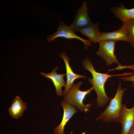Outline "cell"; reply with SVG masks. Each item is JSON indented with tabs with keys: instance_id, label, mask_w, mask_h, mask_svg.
Returning a JSON list of instances; mask_svg holds the SVG:
<instances>
[{
	"instance_id": "cell-1",
	"label": "cell",
	"mask_w": 134,
	"mask_h": 134,
	"mask_svg": "<svg viewBox=\"0 0 134 134\" xmlns=\"http://www.w3.org/2000/svg\"><path fill=\"white\" fill-rule=\"evenodd\" d=\"M84 67L91 73L92 78H88L89 82L92 85L94 89L97 96V103L100 107L104 106L110 100L107 95L105 89V85L106 81L110 77L115 76H125L130 75L131 73L111 75L107 73H103L98 72L95 69L93 65L88 58L85 59L83 62Z\"/></svg>"
},
{
	"instance_id": "cell-2",
	"label": "cell",
	"mask_w": 134,
	"mask_h": 134,
	"mask_svg": "<svg viewBox=\"0 0 134 134\" xmlns=\"http://www.w3.org/2000/svg\"><path fill=\"white\" fill-rule=\"evenodd\" d=\"M125 89H122L120 82L115 94L111 100L109 105L97 119L105 122H119L122 104V101Z\"/></svg>"
},
{
	"instance_id": "cell-3",
	"label": "cell",
	"mask_w": 134,
	"mask_h": 134,
	"mask_svg": "<svg viewBox=\"0 0 134 134\" xmlns=\"http://www.w3.org/2000/svg\"><path fill=\"white\" fill-rule=\"evenodd\" d=\"M82 84V82L80 81L73 85L69 91L64 95V100L81 111L86 112L92 104L90 103L85 105L83 101L87 95L90 93L94 88L92 87L87 90L82 91L79 88Z\"/></svg>"
},
{
	"instance_id": "cell-4",
	"label": "cell",
	"mask_w": 134,
	"mask_h": 134,
	"mask_svg": "<svg viewBox=\"0 0 134 134\" xmlns=\"http://www.w3.org/2000/svg\"><path fill=\"white\" fill-rule=\"evenodd\" d=\"M62 37L67 39H75L82 42L84 44L85 49L91 46V42L89 39H84L76 34L69 26L66 25L63 22L60 21L57 31L51 35L47 36V40L48 42L54 41L56 38Z\"/></svg>"
},
{
	"instance_id": "cell-5",
	"label": "cell",
	"mask_w": 134,
	"mask_h": 134,
	"mask_svg": "<svg viewBox=\"0 0 134 134\" xmlns=\"http://www.w3.org/2000/svg\"><path fill=\"white\" fill-rule=\"evenodd\" d=\"M116 42L104 41L98 42L99 46L96 54L101 57L105 61L107 66L111 65L114 63L119 65L121 64L115 54Z\"/></svg>"
},
{
	"instance_id": "cell-6",
	"label": "cell",
	"mask_w": 134,
	"mask_h": 134,
	"mask_svg": "<svg viewBox=\"0 0 134 134\" xmlns=\"http://www.w3.org/2000/svg\"><path fill=\"white\" fill-rule=\"evenodd\" d=\"M88 10L87 2L85 1L78 10L74 20L69 26L74 32H79L81 29L92 23L88 13Z\"/></svg>"
},
{
	"instance_id": "cell-7",
	"label": "cell",
	"mask_w": 134,
	"mask_h": 134,
	"mask_svg": "<svg viewBox=\"0 0 134 134\" xmlns=\"http://www.w3.org/2000/svg\"><path fill=\"white\" fill-rule=\"evenodd\" d=\"M119 122L122 126L121 134H128L134 124V106L128 109L122 104Z\"/></svg>"
},
{
	"instance_id": "cell-8",
	"label": "cell",
	"mask_w": 134,
	"mask_h": 134,
	"mask_svg": "<svg viewBox=\"0 0 134 134\" xmlns=\"http://www.w3.org/2000/svg\"><path fill=\"white\" fill-rule=\"evenodd\" d=\"M60 57L63 60L66 72L67 82L63 93L64 96L70 90L76 80L81 78L85 79L86 77L83 75L76 74L73 71L69 64L68 57L65 52L62 53Z\"/></svg>"
},
{
	"instance_id": "cell-9",
	"label": "cell",
	"mask_w": 134,
	"mask_h": 134,
	"mask_svg": "<svg viewBox=\"0 0 134 134\" xmlns=\"http://www.w3.org/2000/svg\"><path fill=\"white\" fill-rule=\"evenodd\" d=\"M123 41L128 42V31L125 23L118 30L110 32H101L99 42L104 41Z\"/></svg>"
},
{
	"instance_id": "cell-10",
	"label": "cell",
	"mask_w": 134,
	"mask_h": 134,
	"mask_svg": "<svg viewBox=\"0 0 134 134\" xmlns=\"http://www.w3.org/2000/svg\"><path fill=\"white\" fill-rule=\"evenodd\" d=\"M61 104L64 110L63 116L60 124L54 129V134H64L65 126L74 114L77 112L76 108L64 100L61 102Z\"/></svg>"
},
{
	"instance_id": "cell-11",
	"label": "cell",
	"mask_w": 134,
	"mask_h": 134,
	"mask_svg": "<svg viewBox=\"0 0 134 134\" xmlns=\"http://www.w3.org/2000/svg\"><path fill=\"white\" fill-rule=\"evenodd\" d=\"M58 69V67H56L50 73H45L40 72L39 73L43 77L48 78L52 81L55 88L57 94L59 96H62L63 93L62 88L65 87L66 85L64 77L66 74H58L56 71Z\"/></svg>"
},
{
	"instance_id": "cell-12",
	"label": "cell",
	"mask_w": 134,
	"mask_h": 134,
	"mask_svg": "<svg viewBox=\"0 0 134 134\" xmlns=\"http://www.w3.org/2000/svg\"><path fill=\"white\" fill-rule=\"evenodd\" d=\"M99 22L92 23L81 29L79 31L81 34L87 37L91 42H99L101 32L99 30Z\"/></svg>"
},
{
	"instance_id": "cell-13",
	"label": "cell",
	"mask_w": 134,
	"mask_h": 134,
	"mask_svg": "<svg viewBox=\"0 0 134 134\" xmlns=\"http://www.w3.org/2000/svg\"><path fill=\"white\" fill-rule=\"evenodd\" d=\"M26 103L22 101L21 98L17 96L13 100L9 108V114L13 118L17 119L21 117L27 108Z\"/></svg>"
},
{
	"instance_id": "cell-14",
	"label": "cell",
	"mask_w": 134,
	"mask_h": 134,
	"mask_svg": "<svg viewBox=\"0 0 134 134\" xmlns=\"http://www.w3.org/2000/svg\"><path fill=\"white\" fill-rule=\"evenodd\" d=\"M111 11L115 16L125 23L131 19H134V7L128 9L122 4L120 6L113 7Z\"/></svg>"
},
{
	"instance_id": "cell-15",
	"label": "cell",
	"mask_w": 134,
	"mask_h": 134,
	"mask_svg": "<svg viewBox=\"0 0 134 134\" xmlns=\"http://www.w3.org/2000/svg\"><path fill=\"white\" fill-rule=\"evenodd\" d=\"M125 23L127 29L128 42L134 50V19L129 20Z\"/></svg>"
},
{
	"instance_id": "cell-16",
	"label": "cell",
	"mask_w": 134,
	"mask_h": 134,
	"mask_svg": "<svg viewBox=\"0 0 134 134\" xmlns=\"http://www.w3.org/2000/svg\"><path fill=\"white\" fill-rule=\"evenodd\" d=\"M124 81H130L133 82V85L134 84V73L129 76L121 77L119 78Z\"/></svg>"
},
{
	"instance_id": "cell-17",
	"label": "cell",
	"mask_w": 134,
	"mask_h": 134,
	"mask_svg": "<svg viewBox=\"0 0 134 134\" xmlns=\"http://www.w3.org/2000/svg\"><path fill=\"white\" fill-rule=\"evenodd\" d=\"M126 68H129L134 69V65H124L122 66L119 65L116 68L112 69L110 70L111 71H112L114 70H121L123 69Z\"/></svg>"
},
{
	"instance_id": "cell-18",
	"label": "cell",
	"mask_w": 134,
	"mask_h": 134,
	"mask_svg": "<svg viewBox=\"0 0 134 134\" xmlns=\"http://www.w3.org/2000/svg\"><path fill=\"white\" fill-rule=\"evenodd\" d=\"M128 134H134V124Z\"/></svg>"
}]
</instances>
